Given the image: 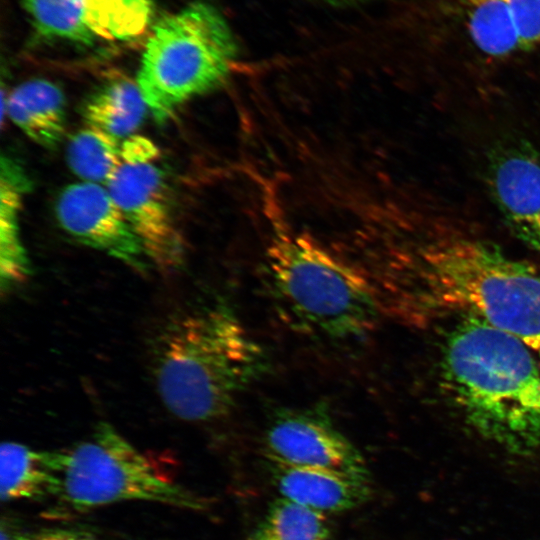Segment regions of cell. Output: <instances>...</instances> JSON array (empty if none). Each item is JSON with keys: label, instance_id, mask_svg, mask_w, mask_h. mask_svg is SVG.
<instances>
[{"label": "cell", "instance_id": "1", "mask_svg": "<svg viewBox=\"0 0 540 540\" xmlns=\"http://www.w3.org/2000/svg\"><path fill=\"white\" fill-rule=\"evenodd\" d=\"M445 337L441 378L464 423L505 454L540 455V370L523 342L463 314Z\"/></svg>", "mask_w": 540, "mask_h": 540}, {"label": "cell", "instance_id": "2", "mask_svg": "<svg viewBox=\"0 0 540 540\" xmlns=\"http://www.w3.org/2000/svg\"><path fill=\"white\" fill-rule=\"evenodd\" d=\"M267 365L261 345L221 300L177 312L154 344L158 394L173 415L189 422L225 416Z\"/></svg>", "mask_w": 540, "mask_h": 540}, {"label": "cell", "instance_id": "3", "mask_svg": "<svg viewBox=\"0 0 540 540\" xmlns=\"http://www.w3.org/2000/svg\"><path fill=\"white\" fill-rule=\"evenodd\" d=\"M271 222L265 288L279 317L296 332L333 344L372 332L380 309L374 286L309 236Z\"/></svg>", "mask_w": 540, "mask_h": 540}, {"label": "cell", "instance_id": "4", "mask_svg": "<svg viewBox=\"0 0 540 540\" xmlns=\"http://www.w3.org/2000/svg\"><path fill=\"white\" fill-rule=\"evenodd\" d=\"M417 286L428 303L474 315L540 357V274L496 245L449 236L421 249Z\"/></svg>", "mask_w": 540, "mask_h": 540}, {"label": "cell", "instance_id": "5", "mask_svg": "<svg viewBox=\"0 0 540 540\" xmlns=\"http://www.w3.org/2000/svg\"><path fill=\"white\" fill-rule=\"evenodd\" d=\"M237 56L232 31L212 5L197 1L161 19L142 55L137 84L157 122L223 85Z\"/></svg>", "mask_w": 540, "mask_h": 540}, {"label": "cell", "instance_id": "6", "mask_svg": "<svg viewBox=\"0 0 540 540\" xmlns=\"http://www.w3.org/2000/svg\"><path fill=\"white\" fill-rule=\"evenodd\" d=\"M57 451L56 498L81 512L126 501H147L191 511L205 500L176 482L160 462L142 452L112 425L99 422L90 436Z\"/></svg>", "mask_w": 540, "mask_h": 540}, {"label": "cell", "instance_id": "7", "mask_svg": "<svg viewBox=\"0 0 540 540\" xmlns=\"http://www.w3.org/2000/svg\"><path fill=\"white\" fill-rule=\"evenodd\" d=\"M121 156V165L106 187L148 261L163 272H174L183 265L185 248L163 171L155 163L159 150L150 139L132 135L121 143Z\"/></svg>", "mask_w": 540, "mask_h": 540}, {"label": "cell", "instance_id": "8", "mask_svg": "<svg viewBox=\"0 0 540 540\" xmlns=\"http://www.w3.org/2000/svg\"><path fill=\"white\" fill-rule=\"evenodd\" d=\"M264 446L274 463L368 476L359 450L320 407L277 410L266 426Z\"/></svg>", "mask_w": 540, "mask_h": 540}, {"label": "cell", "instance_id": "9", "mask_svg": "<svg viewBox=\"0 0 540 540\" xmlns=\"http://www.w3.org/2000/svg\"><path fill=\"white\" fill-rule=\"evenodd\" d=\"M56 215L61 227L78 242L136 271L147 270L142 244L107 187L86 181L68 185L58 197Z\"/></svg>", "mask_w": 540, "mask_h": 540}, {"label": "cell", "instance_id": "10", "mask_svg": "<svg viewBox=\"0 0 540 540\" xmlns=\"http://www.w3.org/2000/svg\"><path fill=\"white\" fill-rule=\"evenodd\" d=\"M491 195L512 233L540 252V143L520 140L490 158Z\"/></svg>", "mask_w": 540, "mask_h": 540}, {"label": "cell", "instance_id": "11", "mask_svg": "<svg viewBox=\"0 0 540 540\" xmlns=\"http://www.w3.org/2000/svg\"><path fill=\"white\" fill-rule=\"evenodd\" d=\"M272 468L274 483L283 498L324 514L356 508L371 492L368 476L274 462Z\"/></svg>", "mask_w": 540, "mask_h": 540}, {"label": "cell", "instance_id": "12", "mask_svg": "<svg viewBox=\"0 0 540 540\" xmlns=\"http://www.w3.org/2000/svg\"><path fill=\"white\" fill-rule=\"evenodd\" d=\"M59 486L56 450L40 451L12 441L1 444L0 496L2 501L56 498Z\"/></svg>", "mask_w": 540, "mask_h": 540}, {"label": "cell", "instance_id": "13", "mask_svg": "<svg viewBox=\"0 0 540 540\" xmlns=\"http://www.w3.org/2000/svg\"><path fill=\"white\" fill-rule=\"evenodd\" d=\"M30 181L22 167L2 156L0 177V284L2 292L24 282L30 263L23 246L19 214Z\"/></svg>", "mask_w": 540, "mask_h": 540}, {"label": "cell", "instance_id": "14", "mask_svg": "<svg viewBox=\"0 0 540 540\" xmlns=\"http://www.w3.org/2000/svg\"><path fill=\"white\" fill-rule=\"evenodd\" d=\"M11 121L37 144L53 148L65 131V98L61 89L44 79L17 86L8 96Z\"/></svg>", "mask_w": 540, "mask_h": 540}, {"label": "cell", "instance_id": "15", "mask_svg": "<svg viewBox=\"0 0 540 540\" xmlns=\"http://www.w3.org/2000/svg\"><path fill=\"white\" fill-rule=\"evenodd\" d=\"M148 106L137 83L113 79L90 95L83 107L87 126L118 140L128 138L141 125Z\"/></svg>", "mask_w": 540, "mask_h": 540}, {"label": "cell", "instance_id": "16", "mask_svg": "<svg viewBox=\"0 0 540 540\" xmlns=\"http://www.w3.org/2000/svg\"><path fill=\"white\" fill-rule=\"evenodd\" d=\"M466 24L476 47L492 57L521 52L508 0H464Z\"/></svg>", "mask_w": 540, "mask_h": 540}, {"label": "cell", "instance_id": "17", "mask_svg": "<svg viewBox=\"0 0 540 540\" xmlns=\"http://www.w3.org/2000/svg\"><path fill=\"white\" fill-rule=\"evenodd\" d=\"M67 161L83 181L107 186L121 165V144L112 135L86 126L70 139Z\"/></svg>", "mask_w": 540, "mask_h": 540}, {"label": "cell", "instance_id": "18", "mask_svg": "<svg viewBox=\"0 0 540 540\" xmlns=\"http://www.w3.org/2000/svg\"><path fill=\"white\" fill-rule=\"evenodd\" d=\"M24 6L42 36L85 45L92 44L98 37L84 0H24Z\"/></svg>", "mask_w": 540, "mask_h": 540}, {"label": "cell", "instance_id": "19", "mask_svg": "<svg viewBox=\"0 0 540 540\" xmlns=\"http://www.w3.org/2000/svg\"><path fill=\"white\" fill-rule=\"evenodd\" d=\"M256 534L263 540H329L330 526L326 514L282 497Z\"/></svg>", "mask_w": 540, "mask_h": 540}, {"label": "cell", "instance_id": "20", "mask_svg": "<svg viewBox=\"0 0 540 540\" xmlns=\"http://www.w3.org/2000/svg\"><path fill=\"white\" fill-rule=\"evenodd\" d=\"M98 37L131 41L141 36L151 18L149 0H84Z\"/></svg>", "mask_w": 540, "mask_h": 540}, {"label": "cell", "instance_id": "21", "mask_svg": "<svg viewBox=\"0 0 540 540\" xmlns=\"http://www.w3.org/2000/svg\"><path fill=\"white\" fill-rule=\"evenodd\" d=\"M521 52L540 46V0H508Z\"/></svg>", "mask_w": 540, "mask_h": 540}, {"label": "cell", "instance_id": "22", "mask_svg": "<svg viewBox=\"0 0 540 540\" xmlns=\"http://www.w3.org/2000/svg\"><path fill=\"white\" fill-rule=\"evenodd\" d=\"M1 540H102L94 533L80 528H46L37 531H16L2 521Z\"/></svg>", "mask_w": 540, "mask_h": 540}, {"label": "cell", "instance_id": "23", "mask_svg": "<svg viewBox=\"0 0 540 540\" xmlns=\"http://www.w3.org/2000/svg\"><path fill=\"white\" fill-rule=\"evenodd\" d=\"M249 540H263L261 537H259L256 533L249 539Z\"/></svg>", "mask_w": 540, "mask_h": 540}]
</instances>
